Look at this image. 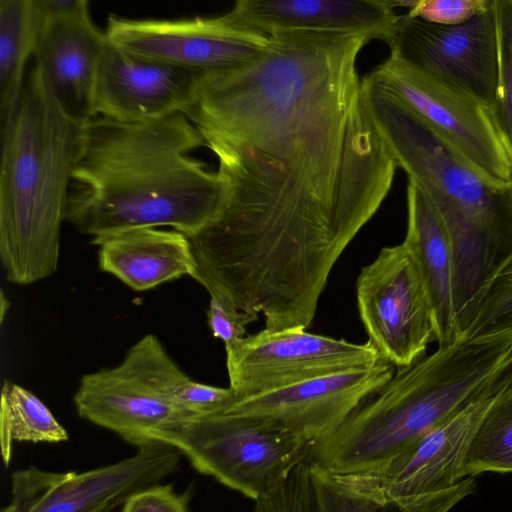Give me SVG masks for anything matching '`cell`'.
Instances as JSON below:
<instances>
[{
    "mask_svg": "<svg viewBox=\"0 0 512 512\" xmlns=\"http://www.w3.org/2000/svg\"><path fill=\"white\" fill-rule=\"evenodd\" d=\"M152 439L175 447L197 471L254 501L307 460L312 445L296 434L230 413L189 416Z\"/></svg>",
    "mask_w": 512,
    "mask_h": 512,
    "instance_id": "cell-6",
    "label": "cell"
},
{
    "mask_svg": "<svg viewBox=\"0 0 512 512\" xmlns=\"http://www.w3.org/2000/svg\"><path fill=\"white\" fill-rule=\"evenodd\" d=\"M512 337V268L493 279L457 326L456 339Z\"/></svg>",
    "mask_w": 512,
    "mask_h": 512,
    "instance_id": "cell-26",
    "label": "cell"
},
{
    "mask_svg": "<svg viewBox=\"0 0 512 512\" xmlns=\"http://www.w3.org/2000/svg\"><path fill=\"white\" fill-rule=\"evenodd\" d=\"M68 438L66 429L34 393L8 380L3 382L0 440L5 465L11 461L14 441L60 443Z\"/></svg>",
    "mask_w": 512,
    "mask_h": 512,
    "instance_id": "cell-24",
    "label": "cell"
},
{
    "mask_svg": "<svg viewBox=\"0 0 512 512\" xmlns=\"http://www.w3.org/2000/svg\"><path fill=\"white\" fill-rule=\"evenodd\" d=\"M208 293L207 321L213 336L220 339L225 347L245 337L247 326L258 320L259 316L238 310L215 291Z\"/></svg>",
    "mask_w": 512,
    "mask_h": 512,
    "instance_id": "cell-30",
    "label": "cell"
},
{
    "mask_svg": "<svg viewBox=\"0 0 512 512\" xmlns=\"http://www.w3.org/2000/svg\"><path fill=\"white\" fill-rule=\"evenodd\" d=\"M512 473V384L492 405L477 429L460 477Z\"/></svg>",
    "mask_w": 512,
    "mask_h": 512,
    "instance_id": "cell-25",
    "label": "cell"
},
{
    "mask_svg": "<svg viewBox=\"0 0 512 512\" xmlns=\"http://www.w3.org/2000/svg\"><path fill=\"white\" fill-rule=\"evenodd\" d=\"M80 417L138 445L191 415L176 408L120 365L85 374L74 394Z\"/></svg>",
    "mask_w": 512,
    "mask_h": 512,
    "instance_id": "cell-18",
    "label": "cell"
},
{
    "mask_svg": "<svg viewBox=\"0 0 512 512\" xmlns=\"http://www.w3.org/2000/svg\"><path fill=\"white\" fill-rule=\"evenodd\" d=\"M107 39L139 57L201 74L229 69L261 54L267 36L235 25L228 16L135 20L109 16Z\"/></svg>",
    "mask_w": 512,
    "mask_h": 512,
    "instance_id": "cell-11",
    "label": "cell"
},
{
    "mask_svg": "<svg viewBox=\"0 0 512 512\" xmlns=\"http://www.w3.org/2000/svg\"><path fill=\"white\" fill-rule=\"evenodd\" d=\"M364 81L372 113L398 168L431 197L444 219L512 224V189L490 186L370 73Z\"/></svg>",
    "mask_w": 512,
    "mask_h": 512,
    "instance_id": "cell-5",
    "label": "cell"
},
{
    "mask_svg": "<svg viewBox=\"0 0 512 512\" xmlns=\"http://www.w3.org/2000/svg\"><path fill=\"white\" fill-rule=\"evenodd\" d=\"M201 146L183 113L139 123L94 117L83 127L65 220L92 238L147 227L193 236L222 195L217 171L190 155Z\"/></svg>",
    "mask_w": 512,
    "mask_h": 512,
    "instance_id": "cell-2",
    "label": "cell"
},
{
    "mask_svg": "<svg viewBox=\"0 0 512 512\" xmlns=\"http://www.w3.org/2000/svg\"><path fill=\"white\" fill-rule=\"evenodd\" d=\"M98 265L135 291L198 274L191 240L176 230L135 228L92 238Z\"/></svg>",
    "mask_w": 512,
    "mask_h": 512,
    "instance_id": "cell-19",
    "label": "cell"
},
{
    "mask_svg": "<svg viewBox=\"0 0 512 512\" xmlns=\"http://www.w3.org/2000/svg\"><path fill=\"white\" fill-rule=\"evenodd\" d=\"M119 365L191 416L224 413L237 400L230 387L207 385L188 377L153 334L145 335L131 346Z\"/></svg>",
    "mask_w": 512,
    "mask_h": 512,
    "instance_id": "cell-21",
    "label": "cell"
},
{
    "mask_svg": "<svg viewBox=\"0 0 512 512\" xmlns=\"http://www.w3.org/2000/svg\"><path fill=\"white\" fill-rule=\"evenodd\" d=\"M510 384L512 365L480 396L429 430L377 473L364 477L372 480L389 501L401 506L451 488L462 480L460 471L482 420Z\"/></svg>",
    "mask_w": 512,
    "mask_h": 512,
    "instance_id": "cell-14",
    "label": "cell"
},
{
    "mask_svg": "<svg viewBox=\"0 0 512 512\" xmlns=\"http://www.w3.org/2000/svg\"><path fill=\"white\" fill-rule=\"evenodd\" d=\"M269 39L248 62L197 74L184 115L218 159L222 195L189 238L206 290L262 314L267 329H308L330 272L398 166L357 70L370 38Z\"/></svg>",
    "mask_w": 512,
    "mask_h": 512,
    "instance_id": "cell-1",
    "label": "cell"
},
{
    "mask_svg": "<svg viewBox=\"0 0 512 512\" xmlns=\"http://www.w3.org/2000/svg\"><path fill=\"white\" fill-rule=\"evenodd\" d=\"M386 43L390 55L464 88L493 107L498 83L494 2L486 12L451 26L401 15Z\"/></svg>",
    "mask_w": 512,
    "mask_h": 512,
    "instance_id": "cell-12",
    "label": "cell"
},
{
    "mask_svg": "<svg viewBox=\"0 0 512 512\" xmlns=\"http://www.w3.org/2000/svg\"><path fill=\"white\" fill-rule=\"evenodd\" d=\"M188 491L178 493L170 484H155L130 496L122 505V512H189Z\"/></svg>",
    "mask_w": 512,
    "mask_h": 512,
    "instance_id": "cell-31",
    "label": "cell"
},
{
    "mask_svg": "<svg viewBox=\"0 0 512 512\" xmlns=\"http://www.w3.org/2000/svg\"><path fill=\"white\" fill-rule=\"evenodd\" d=\"M399 1L239 0L226 13L238 27L263 36L311 32L364 35L387 42L399 16Z\"/></svg>",
    "mask_w": 512,
    "mask_h": 512,
    "instance_id": "cell-16",
    "label": "cell"
},
{
    "mask_svg": "<svg viewBox=\"0 0 512 512\" xmlns=\"http://www.w3.org/2000/svg\"><path fill=\"white\" fill-rule=\"evenodd\" d=\"M359 317L368 341L395 369L423 357L435 339L430 298L416 259L403 241L384 247L356 281Z\"/></svg>",
    "mask_w": 512,
    "mask_h": 512,
    "instance_id": "cell-8",
    "label": "cell"
},
{
    "mask_svg": "<svg viewBox=\"0 0 512 512\" xmlns=\"http://www.w3.org/2000/svg\"><path fill=\"white\" fill-rule=\"evenodd\" d=\"M255 512H318L309 462L297 464L278 485L255 500Z\"/></svg>",
    "mask_w": 512,
    "mask_h": 512,
    "instance_id": "cell-28",
    "label": "cell"
},
{
    "mask_svg": "<svg viewBox=\"0 0 512 512\" xmlns=\"http://www.w3.org/2000/svg\"><path fill=\"white\" fill-rule=\"evenodd\" d=\"M136 447L130 457L80 473L16 470L10 502L1 512H110L178 466L181 453L169 444L152 439Z\"/></svg>",
    "mask_w": 512,
    "mask_h": 512,
    "instance_id": "cell-9",
    "label": "cell"
},
{
    "mask_svg": "<svg viewBox=\"0 0 512 512\" xmlns=\"http://www.w3.org/2000/svg\"><path fill=\"white\" fill-rule=\"evenodd\" d=\"M394 373L395 367L382 360L374 366L323 375L237 399L224 413L313 442L337 428Z\"/></svg>",
    "mask_w": 512,
    "mask_h": 512,
    "instance_id": "cell-13",
    "label": "cell"
},
{
    "mask_svg": "<svg viewBox=\"0 0 512 512\" xmlns=\"http://www.w3.org/2000/svg\"><path fill=\"white\" fill-rule=\"evenodd\" d=\"M411 249L425 283L439 346L456 340L453 298V250L444 218L431 197L412 179L407 184V231Z\"/></svg>",
    "mask_w": 512,
    "mask_h": 512,
    "instance_id": "cell-20",
    "label": "cell"
},
{
    "mask_svg": "<svg viewBox=\"0 0 512 512\" xmlns=\"http://www.w3.org/2000/svg\"><path fill=\"white\" fill-rule=\"evenodd\" d=\"M40 24L33 0H0V130L9 124L21 99Z\"/></svg>",
    "mask_w": 512,
    "mask_h": 512,
    "instance_id": "cell-23",
    "label": "cell"
},
{
    "mask_svg": "<svg viewBox=\"0 0 512 512\" xmlns=\"http://www.w3.org/2000/svg\"><path fill=\"white\" fill-rule=\"evenodd\" d=\"M498 29L495 118L512 150V0H494Z\"/></svg>",
    "mask_w": 512,
    "mask_h": 512,
    "instance_id": "cell-27",
    "label": "cell"
},
{
    "mask_svg": "<svg viewBox=\"0 0 512 512\" xmlns=\"http://www.w3.org/2000/svg\"><path fill=\"white\" fill-rule=\"evenodd\" d=\"M370 74L490 186L512 189V150L493 110L464 88L390 55Z\"/></svg>",
    "mask_w": 512,
    "mask_h": 512,
    "instance_id": "cell-7",
    "label": "cell"
},
{
    "mask_svg": "<svg viewBox=\"0 0 512 512\" xmlns=\"http://www.w3.org/2000/svg\"><path fill=\"white\" fill-rule=\"evenodd\" d=\"M197 73L128 53L106 37L94 97L96 116L126 123L148 122L188 110Z\"/></svg>",
    "mask_w": 512,
    "mask_h": 512,
    "instance_id": "cell-15",
    "label": "cell"
},
{
    "mask_svg": "<svg viewBox=\"0 0 512 512\" xmlns=\"http://www.w3.org/2000/svg\"><path fill=\"white\" fill-rule=\"evenodd\" d=\"M512 365V337L456 339L397 369L337 428L314 440L307 461L337 475H373L480 396Z\"/></svg>",
    "mask_w": 512,
    "mask_h": 512,
    "instance_id": "cell-3",
    "label": "cell"
},
{
    "mask_svg": "<svg viewBox=\"0 0 512 512\" xmlns=\"http://www.w3.org/2000/svg\"><path fill=\"white\" fill-rule=\"evenodd\" d=\"M7 299L5 298V295L3 292H1V312H0V315H1V321H3V318L5 316V312L7 311L4 307H5V303H7ZM6 307H8V305H6Z\"/></svg>",
    "mask_w": 512,
    "mask_h": 512,
    "instance_id": "cell-33",
    "label": "cell"
},
{
    "mask_svg": "<svg viewBox=\"0 0 512 512\" xmlns=\"http://www.w3.org/2000/svg\"><path fill=\"white\" fill-rule=\"evenodd\" d=\"M40 19L34 60L64 113L84 126L96 117L95 85L105 32L89 14Z\"/></svg>",
    "mask_w": 512,
    "mask_h": 512,
    "instance_id": "cell-17",
    "label": "cell"
},
{
    "mask_svg": "<svg viewBox=\"0 0 512 512\" xmlns=\"http://www.w3.org/2000/svg\"><path fill=\"white\" fill-rule=\"evenodd\" d=\"M83 127L61 109L34 60L1 130L0 260L6 279L28 285L52 275Z\"/></svg>",
    "mask_w": 512,
    "mask_h": 512,
    "instance_id": "cell-4",
    "label": "cell"
},
{
    "mask_svg": "<svg viewBox=\"0 0 512 512\" xmlns=\"http://www.w3.org/2000/svg\"><path fill=\"white\" fill-rule=\"evenodd\" d=\"M493 2L494 0H416L411 1L407 15L437 25H458L486 12Z\"/></svg>",
    "mask_w": 512,
    "mask_h": 512,
    "instance_id": "cell-29",
    "label": "cell"
},
{
    "mask_svg": "<svg viewBox=\"0 0 512 512\" xmlns=\"http://www.w3.org/2000/svg\"><path fill=\"white\" fill-rule=\"evenodd\" d=\"M225 351L229 387L237 399L382 361L369 341L355 344L303 328H265Z\"/></svg>",
    "mask_w": 512,
    "mask_h": 512,
    "instance_id": "cell-10",
    "label": "cell"
},
{
    "mask_svg": "<svg viewBox=\"0 0 512 512\" xmlns=\"http://www.w3.org/2000/svg\"><path fill=\"white\" fill-rule=\"evenodd\" d=\"M311 475L318 512H449L476 488L475 476H468L451 488L401 506L367 477L331 474L312 466Z\"/></svg>",
    "mask_w": 512,
    "mask_h": 512,
    "instance_id": "cell-22",
    "label": "cell"
},
{
    "mask_svg": "<svg viewBox=\"0 0 512 512\" xmlns=\"http://www.w3.org/2000/svg\"><path fill=\"white\" fill-rule=\"evenodd\" d=\"M33 2L42 19L89 14L87 0H33Z\"/></svg>",
    "mask_w": 512,
    "mask_h": 512,
    "instance_id": "cell-32",
    "label": "cell"
}]
</instances>
